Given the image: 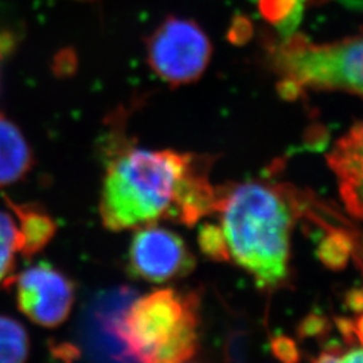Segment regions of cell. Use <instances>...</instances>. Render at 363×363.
Returning a JSON list of instances; mask_svg holds the SVG:
<instances>
[{
	"label": "cell",
	"instance_id": "1",
	"mask_svg": "<svg viewBox=\"0 0 363 363\" xmlns=\"http://www.w3.org/2000/svg\"><path fill=\"white\" fill-rule=\"evenodd\" d=\"M105 164L100 217L106 230L124 232L172 220L194 226L214 214L218 187L203 157L138 147L124 135L101 143Z\"/></svg>",
	"mask_w": 363,
	"mask_h": 363
},
{
	"label": "cell",
	"instance_id": "2",
	"mask_svg": "<svg viewBox=\"0 0 363 363\" xmlns=\"http://www.w3.org/2000/svg\"><path fill=\"white\" fill-rule=\"evenodd\" d=\"M214 213L220 214L230 261L249 273L261 291L286 286L300 190L259 181L228 184L218 187Z\"/></svg>",
	"mask_w": 363,
	"mask_h": 363
},
{
	"label": "cell",
	"instance_id": "3",
	"mask_svg": "<svg viewBox=\"0 0 363 363\" xmlns=\"http://www.w3.org/2000/svg\"><path fill=\"white\" fill-rule=\"evenodd\" d=\"M201 296L194 291L155 289L105 319L133 363H186L199 345Z\"/></svg>",
	"mask_w": 363,
	"mask_h": 363
},
{
	"label": "cell",
	"instance_id": "4",
	"mask_svg": "<svg viewBox=\"0 0 363 363\" xmlns=\"http://www.w3.org/2000/svg\"><path fill=\"white\" fill-rule=\"evenodd\" d=\"M286 91H343L363 97V37L313 43L292 37L271 49Z\"/></svg>",
	"mask_w": 363,
	"mask_h": 363
},
{
	"label": "cell",
	"instance_id": "5",
	"mask_svg": "<svg viewBox=\"0 0 363 363\" xmlns=\"http://www.w3.org/2000/svg\"><path fill=\"white\" fill-rule=\"evenodd\" d=\"M147 62L172 86L198 81L211 60V42L191 19L166 18L145 39Z\"/></svg>",
	"mask_w": 363,
	"mask_h": 363
},
{
	"label": "cell",
	"instance_id": "6",
	"mask_svg": "<svg viewBox=\"0 0 363 363\" xmlns=\"http://www.w3.org/2000/svg\"><path fill=\"white\" fill-rule=\"evenodd\" d=\"M19 311L34 325L57 328L69 319L76 303V283L49 261H38L13 277Z\"/></svg>",
	"mask_w": 363,
	"mask_h": 363
},
{
	"label": "cell",
	"instance_id": "7",
	"mask_svg": "<svg viewBox=\"0 0 363 363\" xmlns=\"http://www.w3.org/2000/svg\"><path fill=\"white\" fill-rule=\"evenodd\" d=\"M194 255L179 234L154 225L136 229L125 255V271L135 280L163 284L193 272Z\"/></svg>",
	"mask_w": 363,
	"mask_h": 363
},
{
	"label": "cell",
	"instance_id": "8",
	"mask_svg": "<svg viewBox=\"0 0 363 363\" xmlns=\"http://www.w3.org/2000/svg\"><path fill=\"white\" fill-rule=\"evenodd\" d=\"M347 211L363 220V121L343 135L327 155Z\"/></svg>",
	"mask_w": 363,
	"mask_h": 363
},
{
	"label": "cell",
	"instance_id": "9",
	"mask_svg": "<svg viewBox=\"0 0 363 363\" xmlns=\"http://www.w3.org/2000/svg\"><path fill=\"white\" fill-rule=\"evenodd\" d=\"M1 196L18 220L19 253L23 259H33L52 242L58 225L50 213L38 203H18L7 194Z\"/></svg>",
	"mask_w": 363,
	"mask_h": 363
},
{
	"label": "cell",
	"instance_id": "10",
	"mask_svg": "<svg viewBox=\"0 0 363 363\" xmlns=\"http://www.w3.org/2000/svg\"><path fill=\"white\" fill-rule=\"evenodd\" d=\"M34 166V155L23 133L0 113V187L22 181Z\"/></svg>",
	"mask_w": 363,
	"mask_h": 363
},
{
	"label": "cell",
	"instance_id": "11",
	"mask_svg": "<svg viewBox=\"0 0 363 363\" xmlns=\"http://www.w3.org/2000/svg\"><path fill=\"white\" fill-rule=\"evenodd\" d=\"M325 228V235L320 238L316 247L319 261L333 271H340L347 267L352 255L357 252L358 242L350 229L337 226L333 222L322 225Z\"/></svg>",
	"mask_w": 363,
	"mask_h": 363
},
{
	"label": "cell",
	"instance_id": "12",
	"mask_svg": "<svg viewBox=\"0 0 363 363\" xmlns=\"http://www.w3.org/2000/svg\"><path fill=\"white\" fill-rule=\"evenodd\" d=\"M30 337L19 320L0 313V363H26Z\"/></svg>",
	"mask_w": 363,
	"mask_h": 363
},
{
	"label": "cell",
	"instance_id": "13",
	"mask_svg": "<svg viewBox=\"0 0 363 363\" xmlns=\"http://www.w3.org/2000/svg\"><path fill=\"white\" fill-rule=\"evenodd\" d=\"M19 253V232L15 220L0 210V286L10 288L15 277V256Z\"/></svg>",
	"mask_w": 363,
	"mask_h": 363
},
{
	"label": "cell",
	"instance_id": "14",
	"mask_svg": "<svg viewBox=\"0 0 363 363\" xmlns=\"http://www.w3.org/2000/svg\"><path fill=\"white\" fill-rule=\"evenodd\" d=\"M198 245L201 253L216 262H230L229 249L220 226L214 223H203L198 232Z\"/></svg>",
	"mask_w": 363,
	"mask_h": 363
},
{
	"label": "cell",
	"instance_id": "15",
	"mask_svg": "<svg viewBox=\"0 0 363 363\" xmlns=\"http://www.w3.org/2000/svg\"><path fill=\"white\" fill-rule=\"evenodd\" d=\"M271 350L276 359L283 363H298L301 354L295 339L286 335H279L271 340Z\"/></svg>",
	"mask_w": 363,
	"mask_h": 363
},
{
	"label": "cell",
	"instance_id": "16",
	"mask_svg": "<svg viewBox=\"0 0 363 363\" xmlns=\"http://www.w3.org/2000/svg\"><path fill=\"white\" fill-rule=\"evenodd\" d=\"M313 363H363V347L328 349L323 351Z\"/></svg>",
	"mask_w": 363,
	"mask_h": 363
},
{
	"label": "cell",
	"instance_id": "17",
	"mask_svg": "<svg viewBox=\"0 0 363 363\" xmlns=\"http://www.w3.org/2000/svg\"><path fill=\"white\" fill-rule=\"evenodd\" d=\"M330 331L328 319L319 313H310L298 327V335L301 339L322 337Z\"/></svg>",
	"mask_w": 363,
	"mask_h": 363
},
{
	"label": "cell",
	"instance_id": "18",
	"mask_svg": "<svg viewBox=\"0 0 363 363\" xmlns=\"http://www.w3.org/2000/svg\"><path fill=\"white\" fill-rule=\"evenodd\" d=\"M249 335L245 331H233L225 343V361L247 359Z\"/></svg>",
	"mask_w": 363,
	"mask_h": 363
},
{
	"label": "cell",
	"instance_id": "19",
	"mask_svg": "<svg viewBox=\"0 0 363 363\" xmlns=\"http://www.w3.org/2000/svg\"><path fill=\"white\" fill-rule=\"evenodd\" d=\"M16 46V38L11 31L0 28V62L13 52Z\"/></svg>",
	"mask_w": 363,
	"mask_h": 363
},
{
	"label": "cell",
	"instance_id": "20",
	"mask_svg": "<svg viewBox=\"0 0 363 363\" xmlns=\"http://www.w3.org/2000/svg\"><path fill=\"white\" fill-rule=\"evenodd\" d=\"M346 306L352 312H363V288H352L347 292Z\"/></svg>",
	"mask_w": 363,
	"mask_h": 363
},
{
	"label": "cell",
	"instance_id": "21",
	"mask_svg": "<svg viewBox=\"0 0 363 363\" xmlns=\"http://www.w3.org/2000/svg\"><path fill=\"white\" fill-rule=\"evenodd\" d=\"M352 334L363 345V313L352 322Z\"/></svg>",
	"mask_w": 363,
	"mask_h": 363
},
{
	"label": "cell",
	"instance_id": "22",
	"mask_svg": "<svg viewBox=\"0 0 363 363\" xmlns=\"http://www.w3.org/2000/svg\"><path fill=\"white\" fill-rule=\"evenodd\" d=\"M225 363H247V359H235V361H225Z\"/></svg>",
	"mask_w": 363,
	"mask_h": 363
}]
</instances>
